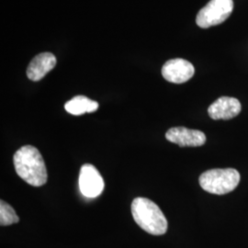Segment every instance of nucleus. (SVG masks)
I'll use <instances>...</instances> for the list:
<instances>
[{
	"instance_id": "1",
	"label": "nucleus",
	"mask_w": 248,
	"mask_h": 248,
	"mask_svg": "<svg viewBox=\"0 0 248 248\" xmlns=\"http://www.w3.org/2000/svg\"><path fill=\"white\" fill-rule=\"evenodd\" d=\"M15 170L28 184L33 186L45 185L48 179L45 160L39 150L31 145L18 149L13 156Z\"/></svg>"
},
{
	"instance_id": "2",
	"label": "nucleus",
	"mask_w": 248,
	"mask_h": 248,
	"mask_svg": "<svg viewBox=\"0 0 248 248\" xmlns=\"http://www.w3.org/2000/svg\"><path fill=\"white\" fill-rule=\"evenodd\" d=\"M132 214L135 222L153 235H163L168 231V220L159 207L146 198H136L132 203Z\"/></svg>"
},
{
	"instance_id": "3",
	"label": "nucleus",
	"mask_w": 248,
	"mask_h": 248,
	"mask_svg": "<svg viewBox=\"0 0 248 248\" xmlns=\"http://www.w3.org/2000/svg\"><path fill=\"white\" fill-rule=\"evenodd\" d=\"M240 179V173L236 169H215L202 173L199 182L205 191L216 195H224L236 188Z\"/></svg>"
},
{
	"instance_id": "4",
	"label": "nucleus",
	"mask_w": 248,
	"mask_h": 248,
	"mask_svg": "<svg viewBox=\"0 0 248 248\" xmlns=\"http://www.w3.org/2000/svg\"><path fill=\"white\" fill-rule=\"evenodd\" d=\"M232 10V0H211L199 11L196 23L202 29L219 25L230 17Z\"/></svg>"
},
{
	"instance_id": "5",
	"label": "nucleus",
	"mask_w": 248,
	"mask_h": 248,
	"mask_svg": "<svg viewBox=\"0 0 248 248\" xmlns=\"http://www.w3.org/2000/svg\"><path fill=\"white\" fill-rule=\"evenodd\" d=\"M78 185L81 193L89 199L100 195L105 186L98 169L90 164L83 165L80 169Z\"/></svg>"
},
{
	"instance_id": "6",
	"label": "nucleus",
	"mask_w": 248,
	"mask_h": 248,
	"mask_svg": "<svg viewBox=\"0 0 248 248\" xmlns=\"http://www.w3.org/2000/svg\"><path fill=\"white\" fill-rule=\"evenodd\" d=\"M194 73L193 64L181 58L169 60L162 67L163 78L175 84H182L188 81L194 76Z\"/></svg>"
},
{
	"instance_id": "7",
	"label": "nucleus",
	"mask_w": 248,
	"mask_h": 248,
	"mask_svg": "<svg viewBox=\"0 0 248 248\" xmlns=\"http://www.w3.org/2000/svg\"><path fill=\"white\" fill-rule=\"evenodd\" d=\"M169 142L176 143L181 147H198L206 142V135L202 131L190 130L185 127H174L166 133Z\"/></svg>"
},
{
	"instance_id": "8",
	"label": "nucleus",
	"mask_w": 248,
	"mask_h": 248,
	"mask_svg": "<svg viewBox=\"0 0 248 248\" xmlns=\"http://www.w3.org/2000/svg\"><path fill=\"white\" fill-rule=\"evenodd\" d=\"M242 106L237 98L221 97L208 108L209 116L213 120H231L239 114Z\"/></svg>"
},
{
	"instance_id": "9",
	"label": "nucleus",
	"mask_w": 248,
	"mask_h": 248,
	"mask_svg": "<svg viewBox=\"0 0 248 248\" xmlns=\"http://www.w3.org/2000/svg\"><path fill=\"white\" fill-rule=\"evenodd\" d=\"M56 58L52 53H42L31 60L27 69V77L32 81H40L53 70L56 65Z\"/></svg>"
},
{
	"instance_id": "10",
	"label": "nucleus",
	"mask_w": 248,
	"mask_h": 248,
	"mask_svg": "<svg viewBox=\"0 0 248 248\" xmlns=\"http://www.w3.org/2000/svg\"><path fill=\"white\" fill-rule=\"evenodd\" d=\"M64 108L72 115L79 116L96 111L98 108V103L85 96H76L65 103Z\"/></svg>"
},
{
	"instance_id": "11",
	"label": "nucleus",
	"mask_w": 248,
	"mask_h": 248,
	"mask_svg": "<svg viewBox=\"0 0 248 248\" xmlns=\"http://www.w3.org/2000/svg\"><path fill=\"white\" fill-rule=\"evenodd\" d=\"M19 218L14 209L4 201L0 202V224L1 226H9L18 223Z\"/></svg>"
}]
</instances>
